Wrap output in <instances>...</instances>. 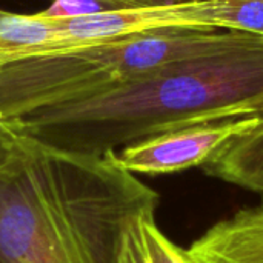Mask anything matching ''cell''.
<instances>
[{
	"mask_svg": "<svg viewBox=\"0 0 263 263\" xmlns=\"http://www.w3.org/2000/svg\"><path fill=\"white\" fill-rule=\"evenodd\" d=\"M54 52L55 28L51 17L0 9V65Z\"/></svg>",
	"mask_w": 263,
	"mask_h": 263,
	"instance_id": "52a82bcc",
	"label": "cell"
},
{
	"mask_svg": "<svg viewBox=\"0 0 263 263\" xmlns=\"http://www.w3.org/2000/svg\"><path fill=\"white\" fill-rule=\"evenodd\" d=\"M160 196L108 156L23 139L0 168V263H149Z\"/></svg>",
	"mask_w": 263,
	"mask_h": 263,
	"instance_id": "6da1fadb",
	"label": "cell"
},
{
	"mask_svg": "<svg viewBox=\"0 0 263 263\" xmlns=\"http://www.w3.org/2000/svg\"><path fill=\"white\" fill-rule=\"evenodd\" d=\"M202 168L210 177L263 194V120L253 131L225 146Z\"/></svg>",
	"mask_w": 263,
	"mask_h": 263,
	"instance_id": "8992f818",
	"label": "cell"
},
{
	"mask_svg": "<svg viewBox=\"0 0 263 263\" xmlns=\"http://www.w3.org/2000/svg\"><path fill=\"white\" fill-rule=\"evenodd\" d=\"M262 120L263 114H257L197 123L131 143L106 156L133 174L160 176L202 168L231 142L259 126Z\"/></svg>",
	"mask_w": 263,
	"mask_h": 263,
	"instance_id": "277c9868",
	"label": "cell"
},
{
	"mask_svg": "<svg viewBox=\"0 0 263 263\" xmlns=\"http://www.w3.org/2000/svg\"><path fill=\"white\" fill-rule=\"evenodd\" d=\"M186 253L193 263H263V203L216 222Z\"/></svg>",
	"mask_w": 263,
	"mask_h": 263,
	"instance_id": "5b68a950",
	"label": "cell"
},
{
	"mask_svg": "<svg viewBox=\"0 0 263 263\" xmlns=\"http://www.w3.org/2000/svg\"><path fill=\"white\" fill-rule=\"evenodd\" d=\"M22 142L23 137L18 134L12 119L0 114V168L12 159Z\"/></svg>",
	"mask_w": 263,
	"mask_h": 263,
	"instance_id": "30bf717a",
	"label": "cell"
},
{
	"mask_svg": "<svg viewBox=\"0 0 263 263\" xmlns=\"http://www.w3.org/2000/svg\"><path fill=\"white\" fill-rule=\"evenodd\" d=\"M145 239L149 263H193L186 250L174 243L156 222V216L145 222Z\"/></svg>",
	"mask_w": 263,
	"mask_h": 263,
	"instance_id": "9c48e42d",
	"label": "cell"
},
{
	"mask_svg": "<svg viewBox=\"0 0 263 263\" xmlns=\"http://www.w3.org/2000/svg\"><path fill=\"white\" fill-rule=\"evenodd\" d=\"M257 114H263V37L170 63L12 122L23 139L40 146L103 157L173 129Z\"/></svg>",
	"mask_w": 263,
	"mask_h": 263,
	"instance_id": "7a4b0ae2",
	"label": "cell"
},
{
	"mask_svg": "<svg viewBox=\"0 0 263 263\" xmlns=\"http://www.w3.org/2000/svg\"><path fill=\"white\" fill-rule=\"evenodd\" d=\"M257 34L213 26H163L123 39L0 65V114L82 99L170 63L253 42Z\"/></svg>",
	"mask_w": 263,
	"mask_h": 263,
	"instance_id": "3957f363",
	"label": "cell"
},
{
	"mask_svg": "<svg viewBox=\"0 0 263 263\" xmlns=\"http://www.w3.org/2000/svg\"><path fill=\"white\" fill-rule=\"evenodd\" d=\"M180 20L263 35V0H188L180 5Z\"/></svg>",
	"mask_w": 263,
	"mask_h": 263,
	"instance_id": "ba28073f",
	"label": "cell"
}]
</instances>
